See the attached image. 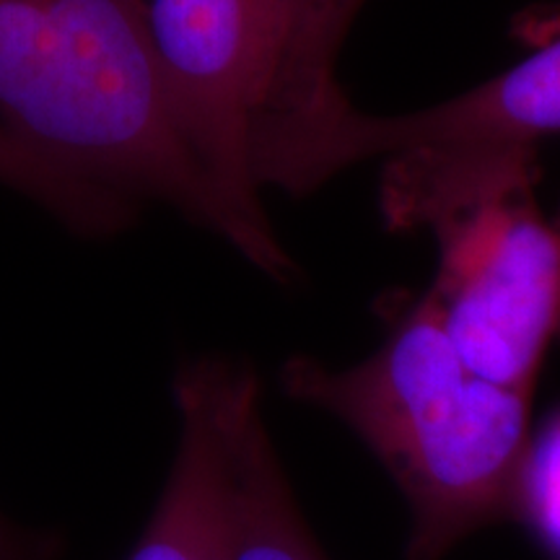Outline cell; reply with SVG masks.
I'll return each instance as SVG.
<instances>
[{
  "mask_svg": "<svg viewBox=\"0 0 560 560\" xmlns=\"http://www.w3.org/2000/svg\"><path fill=\"white\" fill-rule=\"evenodd\" d=\"M149 19L187 140L255 268L293 283L265 195L304 198L355 166L363 109L338 81L348 34L317 0H149Z\"/></svg>",
  "mask_w": 560,
  "mask_h": 560,
  "instance_id": "6da1fadb",
  "label": "cell"
},
{
  "mask_svg": "<svg viewBox=\"0 0 560 560\" xmlns=\"http://www.w3.org/2000/svg\"><path fill=\"white\" fill-rule=\"evenodd\" d=\"M0 128L94 190L170 208L255 268L174 107L149 0H0Z\"/></svg>",
  "mask_w": 560,
  "mask_h": 560,
  "instance_id": "7a4b0ae2",
  "label": "cell"
},
{
  "mask_svg": "<svg viewBox=\"0 0 560 560\" xmlns=\"http://www.w3.org/2000/svg\"><path fill=\"white\" fill-rule=\"evenodd\" d=\"M280 389L327 412L387 470L410 509L408 560H441L520 511L532 397L482 380L420 296L366 359L293 355Z\"/></svg>",
  "mask_w": 560,
  "mask_h": 560,
  "instance_id": "3957f363",
  "label": "cell"
},
{
  "mask_svg": "<svg viewBox=\"0 0 560 560\" xmlns=\"http://www.w3.org/2000/svg\"><path fill=\"white\" fill-rule=\"evenodd\" d=\"M560 138V37L454 100L408 115H369L355 164L380 161L392 231H433L462 210L537 179L540 149Z\"/></svg>",
  "mask_w": 560,
  "mask_h": 560,
  "instance_id": "277c9868",
  "label": "cell"
},
{
  "mask_svg": "<svg viewBox=\"0 0 560 560\" xmlns=\"http://www.w3.org/2000/svg\"><path fill=\"white\" fill-rule=\"evenodd\" d=\"M431 234L439 268L423 296L452 346L482 380L532 397L560 332V215L545 219L524 187Z\"/></svg>",
  "mask_w": 560,
  "mask_h": 560,
  "instance_id": "5b68a950",
  "label": "cell"
},
{
  "mask_svg": "<svg viewBox=\"0 0 560 560\" xmlns=\"http://www.w3.org/2000/svg\"><path fill=\"white\" fill-rule=\"evenodd\" d=\"M240 359L195 355L177 369L179 433L170 475L128 560H226L229 400Z\"/></svg>",
  "mask_w": 560,
  "mask_h": 560,
  "instance_id": "8992f818",
  "label": "cell"
},
{
  "mask_svg": "<svg viewBox=\"0 0 560 560\" xmlns=\"http://www.w3.org/2000/svg\"><path fill=\"white\" fill-rule=\"evenodd\" d=\"M226 560H327L272 444L260 376L247 361L236 366L229 400Z\"/></svg>",
  "mask_w": 560,
  "mask_h": 560,
  "instance_id": "52a82bcc",
  "label": "cell"
},
{
  "mask_svg": "<svg viewBox=\"0 0 560 560\" xmlns=\"http://www.w3.org/2000/svg\"><path fill=\"white\" fill-rule=\"evenodd\" d=\"M0 187L30 200L68 234L86 242H107L136 226L143 210L68 177L34 156L0 128Z\"/></svg>",
  "mask_w": 560,
  "mask_h": 560,
  "instance_id": "ba28073f",
  "label": "cell"
},
{
  "mask_svg": "<svg viewBox=\"0 0 560 560\" xmlns=\"http://www.w3.org/2000/svg\"><path fill=\"white\" fill-rule=\"evenodd\" d=\"M516 514L532 516L535 527L560 552V418L540 441L532 439Z\"/></svg>",
  "mask_w": 560,
  "mask_h": 560,
  "instance_id": "9c48e42d",
  "label": "cell"
},
{
  "mask_svg": "<svg viewBox=\"0 0 560 560\" xmlns=\"http://www.w3.org/2000/svg\"><path fill=\"white\" fill-rule=\"evenodd\" d=\"M0 560H45V556L34 537H24L0 516Z\"/></svg>",
  "mask_w": 560,
  "mask_h": 560,
  "instance_id": "30bf717a",
  "label": "cell"
},
{
  "mask_svg": "<svg viewBox=\"0 0 560 560\" xmlns=\"http://www.w3.org/2000/svg\"><path fill=\"white\" fill-rule=\"evenodd\" d=\"M363 3H366V0H319V5L327 11V16L346 32L350 30V24H353V19L359 16Z\"/></svg>",
  "mask_w": 560,
  "mask_h": 560,
  "instance_id": "8fae6325",
  "label": "cell"
},
{
  "mask_svg": "<svg viewBox=\"0 0 560 560\" xmlns=\"http://www.w3.org/2000/svg\"><path fill=\"white\" fill-rule=\"evenodd\" d=\"M558 340H560V332H558Z\"/></svg>",
  "mask_w": 560,
  "mask_h": 560,
  "instance_id": "7c38bea8",
  "label": "cell"
}]
</instances>
